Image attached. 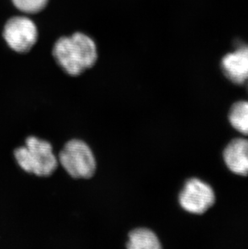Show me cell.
Instances as JSON below:
<instances>
[{
	"label": "cell",
	"instance_id": "4",
	"mask_svg": "<svg viewBox=\"0 0 248 249\" xmlns=\"http://www.w3.org/2000/svg\"><path fill=\"white\" fill-rule=\"evenodd\" d=\"M215 201L213 189L197 178L190 179L179 195V202L183 209L193 214H203Z\"/></svg>",
	"mask_w": 248,
	"mask_h": 249
},
{
	"label": "cell",
	"instance_id": "5",
	"mask_svg": "<svg viewBox=\"0 0 248 249\" xmlns=\"http://www.w3.org/2000/svg\"><path fill=\"white\" fill-rule=\"evenodd\" d=\"M3 36L12 50L18 53H26L36 42L37 28L33 20L27 17H14L5 25Z\"/></svg>",
	"mask_w": 248,
	"mask_h": 249
},
{
	"label": "cell",
	"instance_id": "2",
	"mask_svg": "<svg viewBox=\"0 0 248 249\" xmlns=\"http://www.w3.org/2000/svg\"><path fill=\"white\" fill-rule=\"evenodd\" d=\"M17 164L24 171L37 177H49L58 166V159L49 141L31 136L25 145L14 152Z\"/></svg>",
	"mask_w": 248,
	"mask_h": 249
},
{
	"label": "cell",
	"instance_id": "8",
	"mask_svg": "<svg viewBox=\"0 0 248 249\" xmlns=\"http://www.w3.org/2000/svg\"><path fill=\"white\" fill-rule=\"evenodd\" d=\"M126 246L128 249H159L161 248L156 233L145 228L131 231Z\"/></svg>",
	"mask_w": 248,
	"mask_h": 249
},
{
	"label": "cell",
	"instance_id": "7",
	"mask_svg": "<svg viewBox=\"0 0 248 249\" xmlns=\"http://www.w3.org/2000/svg\"><path fill=\"white\" fill-rule=\"evenodd\" d=\"M223 159L230 171L248 175V140L237 138L230 141L224 149Z\"/></svg>",
	"mask_w": 248,
	"mask_h": 249
},
{
	"label": "cell",
	"instance_id": "10",
	"mask_svg": "<svg viewBox=\"0 0 248 249\" xmlns=\"http://www.w3.org/2000/svg\"><path fill=\"white\" fill-rule=\"evenodd\" d=\"M15 6L22 12L33 14L45 8L48 0H12Z\"/></svg>",
	"mask_w": 248,
	"mask_h": 249
},
{
	"label": "cell",
	"instance_id": "1",
	"mask_svg": "<svg viewBox=\"0 0 248 249\" xmlns=\"http://www.w3.org/2000/svg\"><path fill=\"white\" fill-rule=\"evenodd\" d=\"M53 56L60 67L69 75L77 76L91 68L98 58L96 45L83 33L59 39L53 47Z\"/></svg>",
	"mask_w": 248,
	"mask_h": 249
},
{
	"label": "cell",
	"instance_id": "6",
	"mask_svg": "<svg viewBox=\"0 0 248 249\" xmlns=\"http://www.w3.org/2000/svg\"><path fill=\"white\" fill-rule=\"evenodd\" d=\"M221 67L225 76L237 85L248 81V45H239L234 52L223 57Z\"/></svg>",
	"mask_w": 248,
	"mask_h": 249
},
{
	"label": "cell",
	"instance_id": "3",
	"mask_svg": "<svg viewBox=\"0 0 248 249\" xmlns=\"http://www.w3.org/2000/svg\"><path fill=\"white\" fill-rule=\"evenodd\" d=\"M58 164L73 178H91L97 161L91 148L84 141L73 139L65 144L58 154Z\"/></svg>",
	"mask_w": 248,
	"mask_h": 249
},
{
	"label": "cell",
	"instance_id": "9",
	"mask_svg": "<svg viewBox=\"0 0 248 249\" xmlns=\"http://www.w3.org/2000/svg\"><path fill=\"white\" fill-rule=\"evenodd\" d=\"M230 123L238 132L248 135V102H237L229 112Z\"/></svg>",
	"mask_w": 248,
	"mask_h": 249
}]
</instances>
